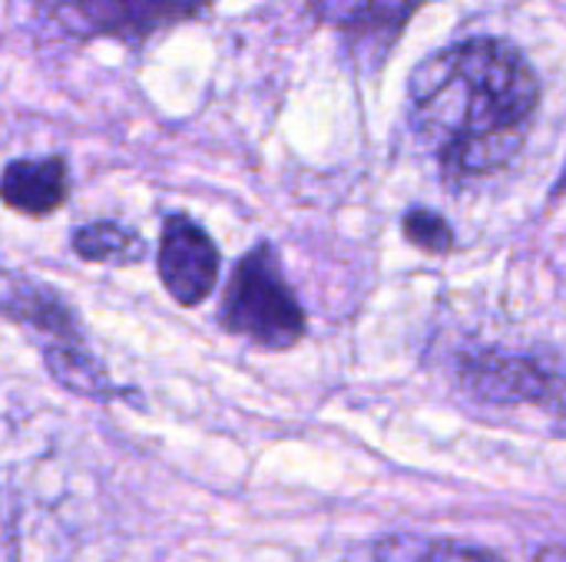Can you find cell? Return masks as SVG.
<instances>
[{
	"label": "cell",
	"mask_w": 566,
	"mask_h": 562,
	"mask_svg": "<svg viewBox=\"0 0 566 562\" xmlns=\"http://www.w3.org/2000/svg\"><path fill=\"white\" fill-rule=\"evenodd\" d=\"M411 126L434 149L444 179L504 169L527 142L541 83L524 53L481 36L421 60L408 83Z\"/></svg>",
	"instance_id": "6da1fadb"
},
{
	"label": "cell",
	"mask_w": 566,
	"mask_h": 562,
	"mask_svg": "<svg viewBox=\"0 0 566 562\" xmlns=\"http://www.w3.org/2000/svg\"><path fill=\"white\" fill-rule=\"evenodd\" d=\"M219 321L229 335L245 338L265 351H285L305 338V308L285 282L279 252L269 242L252 245L235 262L222 295Z\"/></svg>",
	"instance_id": "7a4b0ae2"
},
{
	"label": "cell",
	"mask_w": 566,
	"mask_h": 562,
	"mask_svg": "<svg viewBox=\"0 0 566 562\" xmlns=\"http://www.w3.org/2000/svg\"><path fill=\"white\" fill-rule=\"evenodd\" d=\"M461 378L484 401L534 404V407L566 417V371L544 364L541 358L481 351V354L464 358Z\"/></svg>",
	"instance_id": "3957f363"
},
{
	"label": "cell",
	"mask_w": 566,
	"mask_h": 562,
	"mask_svg": "<svg viewBox=\"0 0 566 562\" xmlns=\"http://www.w3.org/2000/svg\"><path fill=\"white\" fill-rule=\"evenodd\" d=\"M156 272L176 305L196 308L219 282V248L196 219L186 212H169L159 232Z\"/></svg>",
	"instance_id": "277c9868"
},
{
	"label": "cell",
	"mask_w": 566,
	"mask_h": 562,
	"mask_svg": "<svg viewBox=\"0 0 566 562\" xmlns=\"http://www.w3.org/2000/svg\"><path fill=\"white\" fill-rule=\"evenodd\" d=\"M3 315L13 325H23L27 331H33L40 348L86 341L70 305L53 288L17 272L3 275Z\"/></svg>",
	"instance_id": "5b68a950"
},
{
	"label": "cell",
	"mask_w": 566,
	"mask_h": 562,
	"mask_svg": "<svg viewBox=\"0 0 566 562\" xmlns=\"http://www.w3.org/2000/svg\"><path fill=\"white\" fill-rule=\"evenodd\" d=\"M83 23L96 33L143 40L153 30L189 20L202 0H73Z\"/></svg>",
	"instance_id": "8992f818"
},
{
	"label": "cell",
	"mask_w": 566,
	"mask_h": 562,
	"mask_svg": "<svg viewBox=\"0 0 566 562\" xmlns=\"http://www.w3.org/2000/svg\"><path fill=\"white\" fill-rule=\"evenodd\" d=\"M421 7L424 0H358L342 17V36L348 43V53L361 63L378 66Z\"/></svg>",
	"instance_id": "52a82bcc"
},
{
	"label": "cell",
	"mask_w": 566,
	"mask_h": 562,
	"mask_svg": "<svg viewBox=\"0 0 566 562\" xmlns=\"http://www.w3.org/2000/svg\"><path fill=\"white\" fill-rule=\"evenodd\" d=\"M3 202L13 212H23L30 219H43L56 212L70 195V172L60 156H40V159H13L3 169Z\"/></svg>",
	"instance_id": "ba28073f"
},
{
	"label": "cell",
	"mask_w": 566,
	"mask_h": 562,
	"mask_svg": "<svg viewBox=\"0 0 566 562\" xmlns=\"http://www.w3.org/2000/svg\"><path fill=\"white\" fill-rule=\"evenodd\" d=\"M43 354V364L50 371V378L66 388L70 394H80V397H93V401H106L116 394L106 368L93 358V351L86 348V341H76V344H50V348H40Z\"/></svg>",
	"instance_id": "9c48e42d"
},
{
	"label": "cell",
	"mask_w": 566,
	"mask_h": 562,
	"mask_svg": "<svg viewBox=\"0 0 566 562\" xmlns=\"http://www.w3.org/2000/svg\"><path fill=\"white\" fill-rule=\"evenodd\" d=\"M70 245L90 265H116V268H126V265L143 262V255H146V242L136 232L123 229L119 222H90V225H80V229H73Z\"/></svg>",
	"instance_id": "30bf717a"
},
{
	"label": "cell",
	"mask_w": 566,
	"mask_h": 562,
	"mask_svg": "<svg viewBox=\"0 0 566 562\" xmlns=\"http://www.w3.org/2000/svg\"><path fill=\"white\" fill-rule=\"evenodd\" d=\"M375 562H504L497 553L458 540L391 537L375 547Z\"/></svg>",
	"instance_id": "8fae6325"
},
{
	"label": "cell",
	"mask_w": 566,
	"mask_h": 562,
	"mask_svg": "<svg viewBox=\"0 0 566 562\" xmlns=\"http://www.w3.org/2000/svg\"><path fill=\"white\" fill-rule=\"evenodd\" d=\"M401 232L424 255H448V252H454V229L434 209H424V205L408 209L405 219H401Z\"/></svg>",
	"instance_id": "7c38bea8"
},
{
	"label": "cell",
	"mask_w": 566,
	"mask_h": 562,
	"mask_svg": "<svg viewBox=\"0 0 566 562\" xmlns=\"http://www.w3.org/2000/svg\"><path fill=\"white\" fill-rule=\"evenodd\" d=\"M534 562H566V547H547V550L537 553Z\"/></svg>",
	"instance_id": "4fadbf2b"
},
{
	"label": "cell",
	"mask_w": 566,
	"mask_h": 562,
	"mask_svg": "<svg viewBox=\"0 0 566 562\" xmlns=\"http://www.w3.org/2000/svg\"><path fill=\"white\" fill-rule=\"evenodd\" d=\"M554 195H566V166L564 172H560V179L554 182Z\"/></svg>",
	"instance_id": "5bb4252c"
}]
</instances>
